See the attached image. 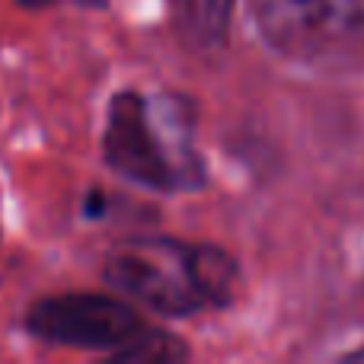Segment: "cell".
<instances>
[{
  "label": "cell",
  "instance_id": "obj_5",
  "mask_svg": "<svg viewBox=\"0 0 364 364\" xmlns=\"http://www.w3.org/2000/svg\"><path fill=\"white\" fill-rule=\"evenodd\" d=\"M237 0H176L179 32L192 48L214 51L224 45Z\"/></svg>",
  "mask_w": 364,
  "mask_h": 364
},
{
  "label": "cell",
  "instance_id": "obj_2",
  "mask_svg": "<svg viewBox=\"0 0 364 364\" xmlns=\"http://www.w3.org/2000/svg\"><path fill=\"white\" fill-rule=\"evenodd\" d=\"M102 160L115 176L151 192L201 188L205 160L195 147V109L176 93L122 90L106 109Z\"/></svg>",
  "mask_w": 364,
  "mask_h": 364
},
{
  "label": "cell",
  "instance_id": "obj_9",
  "mask_svg": "<svg viewBox=\"0 0 364 364\" xmlns=\"http://www.w3.org/2000/svg\"><path fill=\"white\" fill-rule=\"evenodd\" d=\"M361 355H364V352H361Z\"/></svg>",
  "mask_w": 364,
  "mask_h": 364
},
{
  "label": "cell",
  "instance_id": "obj_7",
  "mask_svg": "<svg viewBox=\"0 0 364 364\" xmlns=\"http://www.w3.org/2000/svg\"><path fill=\"white\" fill-rule=\"evenodd\" d=\"M19 6L26 10H45V6H55V4H74V6H83V10H102L109 0H16Z\"/></svg>",
  "mask_w": 364,
  "mask_h": 364
},
{
  "label": "cell",
  "instance_id": "obj_4",
  "mask_svg": "<svg viewBox=\"0 0 364 364\" xmlns=\"http://www.w3.org/2000/svg\"><path fill=\"white\" fill-rule=\"evenodd\" d=\"M26 329L48 346L109 352L115 358L151 326L128 297L80 291L36 301L26 310Z\"/></svg>",
  "mask_w": 364,
  "mask_h": 364
},
{
  "label": "cell",
  "instance_id": "obj_3",
  "mask_svg": "<svg viewBox=\"0 0 364 364\" xmlns=\"http://www.w3.org/2000/svg\"><path fill=\"white\" fill-rule=\"evenodd\" d=\"M252 23L275 55L326 61L364 38L361 0H252Z\"/></svg>",
  "mask_w": 364,
  "mask_h": 364
},
{
  "label": "cell",
  "instance_id": "obj_8",
  "mask_svg": "<svg viewBox=\"0 0 364 364\" xmlns=\"http://www.w3.org/2000/svg\"><path fill=\"white\" fill-rule=\"evenodd\" d=\"M102 205H106L102 192H90V198H87V208H83V214H87V218H102Z\"/></svg>",
  "mask_w": 364,
  "mask_h": 364
},
{
  "label": "cell",
  "instance_id": "obj_1",
  "mask_svg": "<svg viewBox=\"0 0 364 364\" xmlns=\"http://www.w3.org/2000/svg\"><path fill=\"white\" fill-rule=\"evenodd\" d=\"M106 284L157 316H195L230 307L240 291V269L230 252L176 237L128 240L106 259Z\"/></svg>",
  "mask_w": 364,
  "mask_h": 364
},
{
  "label": "cell",
  "instance_id": "obj_6",
  "mask_svg": "<svg viewBox=\"0 0 364 364\" xmlns=\"http://www.w3.org/2000/svg\"><path fill=\"white\" fill-rule=\"evenodd\" d=\"M188 358V348L179 336L164 333V329H147L134 346H128L122 355H115V361L128 364H164V361H182Z\"/></svg>",
  "mask_w": 364,
  "mask_h": 364
}]
</instances>
